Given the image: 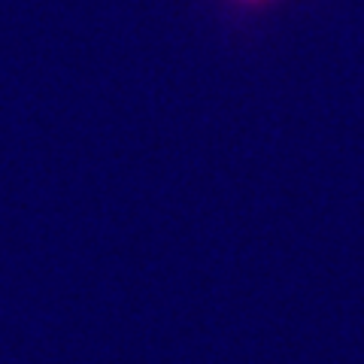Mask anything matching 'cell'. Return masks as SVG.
I'll return each instance as SVG.
<instances>
[{"label":"cell","instance_id":"6da1fadb","mask_svg":"<svg viewBox=\"0 0 364 364\" xmlns=\"http://www.w3.org/2000/svg\"><path fill=\"white\" fill-rule=\"evenodd\" d=\"M246 4H258V0H246Z\"/></svg>","mask_w":364,"mask_h":364}]
</instances>
